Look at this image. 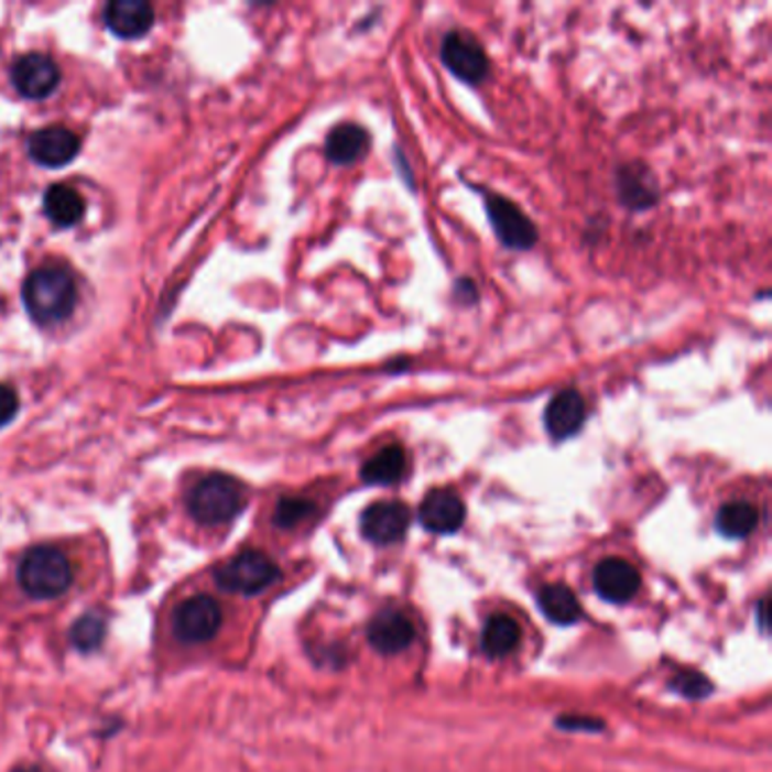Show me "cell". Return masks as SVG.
<instances>
[{
	"mask_svg": "<svg viewBox=\"0 0 772 772\" xmlns=\"http://www.w3.org/2000/svg\"><path fill=\"white\" fill-rule=\"evenodd\" d=\"M454 297L469 306V304H476L478 302V291H476V283L471 279H458L456 281V286H454Z\"/></svg>",
	"mask_w": 772,
	"mask_h": 772,
	"instance_id": "4316f807",
	"label": "cell"
},
{
	"mask_svg": "<svg viewBox=\"0 0 772 772\" xmlns=\"http://www.w3.org/2000/svg\"><path fill=\"white\" fill-rule=\"evenodd\" d=\"M315 512V503H311L308 499H300V497H283L276 508H274V523L279 528H295L302 521H306L311 514Z\"/></svg>",
	"mask_w": 772,
	"mask_h": 772,
	"instance_id": "cb8c5ba5",
	"label": "cell"
},
{
	"mask_svg": "<svg viewBox=\"0 0 772 772\" xmlns=\"http://www.w3.org/2000/svg\"><path fill=\"white\" fill-rule=\"evenodd\" d=\"M28 150H30V156L39 161L42 166L57 168V166H66L70 159H75V154L79 152V139L66 128L51 126L30 137Z\"/></svg>",
	"mask_w": 772,
	"mask_h": 772,
	"instance_id": "5bb4252c",
	"label": "cell"
},
{
	"mask_svg": "<svg viewBox=\"0 0 772 772\" xmlns=\"http://www.w3.org/2000/svg\"><path fill=\"white\" fill-rule=\"evenodd\" d=\"M537 600L546 619L557 626H572L583 617L580 600L566 585H546L537 594Z\"/></svg>",
	"mask_w": 772,
	"mask_h": 772,
	"instance_id": "ffe728a7",
	"label": "cell"
},
{
	"mask_svg": "<svg viewBox=\"0 0 772 772\" xmlns=\"http://www.w3.org/2000/svg\"><path fill=\"white\" fill-rule=\"evenodd\" d=\"M759 523V510L748 501L725 503L716 514V531L727 540L748 537Z\"/></svg>",
	"mask_w": 772,
	"mask_h": 772,
	"instance_id": "44dd1931",
	"label": "cell"
},
{
	"mask_svg": "<svg viewBox=\"0 0 772 772\" xmlns=\"http://www.w3.org/2000/svg\"><path fill=\"white\" fill-rule=\"evenodd\" d=\"M44 209L57 227H73L85 218V199L73 186L57 184L46 191Z\"/></svg>",
	"mask_w": 772,
	"mask_h": 772,
	"instance_id": "d6986e66",
	"label": "cell"
},
{
	"mask_svg": "<svg viewBox=\"0 0 772 772\" xmlns=\"http://www.w3.org/2000/svg\"><path fill=\"white\" fill-rule=\"evenodd\" d=\"M482 197H485L487 218H490V225L497 238L501 240V246L514 252L531 250L537 242L540 233L533 220L523 214V209L517 207L514 202L508 199L505 195L482 191Z\"/></svg>",
	"mask_w": 772,
	"mask_h": 772,
	"instance_id": "5b68a950",
	"label": "cell"
},
{
	"mask_svg": "<svg viewBox=\"0 0 772 772\" xmlns=\"http://www.w3.org/2000/svg\"><path fill=\"white\" fill-rule=\"evenodd\" d=\"M105 637H107V621L94 612L79 617L68 632L73 648L79 650V653H94V650L102 645Z\"/></svg>",
	"mask_w": 772,
	"mask_h": 772,
	"instance_id": "603a6c76",
	"label": "cell"
},
{
	"mask_svg": "<svg viewBox=\"0 0 772 772\" xmlns=\"http://www.w3.org/2000/svg\"><path fill=\"white\" fill-rule=\"evenodd\" d=\"M442 64L467 85H480L490 75V59L469 32L454 30L442 39Z\"/></svg>",
	"mask_w": 772,
	"mask_h": 772,
	"instance_id": "52a82bcc",
	"label": "cell"
},
{
	"mask_svg": "<svg viewBox=\"0 0 772 772\" xmlns=\"http://www.w3.org/2000/svg\"><path fill=\"white\" fill-rule=\"evenodd\" d=\"M411 525V510L401 501H379L372 503L360 517V531L365 540L374 544H394L399 542Z\"/></svg>",
	"mask_w": 772,
	"mask_h": 772,
	"instance_id": "9c48e42d",
	"label": "cell"
},
{
	"mask_svg": "<svg viewBox=\"0 0 772 772\" xmlns=\"http://www.w3.org/2000/svg\"><path fill=\"white\" fill-rule=\"evenodd\" d=\"M222 626L220 602L209 594H195L180 602L173 612V632L182 643H207Z\"/></svg>",
	"mask_w": 772,
	"mask_h": 772,
	"instance_id": "8992f818",
	"label": "cell"
},
{
	"mask_svg": "<svg viewBox=\"0 0 772 772\" xmlns=\"http://www.w3.org/2000/svg\"><path fill=\"white\" fill-rule=\"evenodd\" d=\"M594 587L605 600L623 605L637 596L641 576L630 562L621 557H607L596 566Z\"/></svg>",
	"mask_w": 772,
	"mask_h": 772,
	"instance_id": "8fae6325",
	"label": "cell"
},
{
	"mask_svg": "<svg viewBox=\"0 0 772 772\" xmlns=\"http://www.w3.org/2000/svg\"><path fill=\"white\" fill-rule=\"evenodd\" d=\"M370 643L383 655H396L409 648L415 639V626L399 609H383L368 628Z\"/></svg>",
	"mask_w": 772,
	"mask_h": 772,
	"instance_id": "4fadbf2b",
	"label": "cell"
},
{
	"mask_svg": "<svg viewBox=\"0 0 772 772\" xmlns=\"http://www.w3.org/2000/svg\"><path fill=\"white\" fill-rule=\"evenodd\" d=\"M57 64L42 53H28L19 57L12 66V83L17 91L28 100H44L59 85Z\"/></svg>",
	"mask_w": 772,
	"mask_h": 772,
	"instance_id": "ba28073f",
	"label": "cell"
},
{
	"mask_svg": "<svg viewBox=\"0 0 772 772\" xmlns=\"http://www.w3.org/2000/svg\"><path fill=\"white\" fill-rule=\"evenodd\" d=\"M420 521L431 533L449 535L465 523V503L454 490H433L424 497L420 505Z\"/></svg>",
	"mask_w": 772,
	"mask_h": 772,
	"instance_id": "7c38bea8",
	"label": "cell"
},
{
	"mask_svg": "<svg viewBox=\"0 0 772 772\" xmlns=\"http://www.w3.org/2000/svg\"><path fill=\"white\" fill-rule=\"evenodd\" d=\"M617 191L623 205L632 211H643L657 205L660 186L643 164H626L617 173Z\"/></svg>",
	"mask_w": 772,
	"mask_h": 772,
	"instance_id": "9a60e30c",
	"label": "cell"
},
{
	"mask_svg": "<svg viewBox=\"0 0 772 772\" xmlns=\"http://www.w3.org/2000/svg\"><path fill=\"white\" fill-rule=\"evenodd\" d=\"M248 503L246 487L227 474H209L188 492V514L202 525H222L233 521Z\"/></svg>",
	"mask_w": 772,
	"mask_h": 772,
	"instance_id": "3957f363",
	"label": "cell"
},
{
	"mask_svg": "<svg viewBox=\"0 0 772 772\" xmlns=\"http://www.w3.org/2000/svg\"><path fill=\"white\" fill-rule=\"evenodd\" d=\"M214 580L227 594L254 596L279 580V566L261 551H242L216 568Z\"/></svg>",
	"mask_w": 772,
	"mask_h": 772,
	"instance_id": "277c9868",
	"label": "cell"
},
{
	"mask_svg": "<svg viewBox=\"0 0 772 772\" xmlns=\"http://www.w3.org/2000/svg\"><path fill=\"white\" fill-rule=\"evenodd\" d=\"M671 688H673V691H677L679 696L691 698V700H700V698L709 696L711 691H714L711 682H709L705 675H700V673H691V671H684V673L675 675V677H673V682H671Z\"/></svg>",
	"mask_w": 772,
	"mask_h": 772,
	"instance_id": "d4e9b609",
	"label": "cell"
},
{
	"mask_svg": "<svg viewBox=\"0 0 772 772\" xmlns=\"http://www.w3.org/2000/svg\"><path fill=\"white\" fill-rule=\"evenodd\" d=\"M23 302L30 317L36 324H42V327H53V324H59L66 317H70L75 308V302H77L75 279L66 268H57V265L39 268L25 279Z\"/></svg>",
	"mask_w": 772,
	"mask_h": 772,
	"instance_id": "6da1fadb",
	"label": "cell"
},
{
	"mask_svg": "<svg viewBox=\"0 0 772 772\" xmlns=\"http://www.w3.org/2000/svg\"><path fill=\"white\" fill-rule=\"evenodd\" d=\"M587 420V403L585 396L576 388H564L551 396L544 411L546 433L562 442L580 433Z\"/></svg>",
	"mask_w": 772,
	"mask_h": 772,
	"instance_id": "30bf717a",
	"label": "cell"
},
{
	"mask_svg": "<svg viewBox=\"0 0 772 772\" xmlns=\"http://www.w3.org/2000/svg\"><path fill=\"white\" fill-rule=\"evenodd\" d=\"M557 725L559 727H564V729H580V727H585V729H602V722L600 720H594V718H562V720H557Z\"/></svg>",
	"mask_w": 772,
	"mask_h": 772,
	"instance_id": "83f0119b",
	"label": "cell"
},
{
	"mask_svg": "<svg viewBox=\"0 0 772 772\" xmlns=\"http://www.w3.org/2000/svg\"><path fill=\"white\" fill-rule=\"evenodd\" d=\"M519 626L508 615H494L485 623L482 630V650L490 657H505L519 643Z\"/></svg>",
	"mask_w": 772,
	"mask_h": 772,
	"instance_id": "7402d4cb",
	"label": "cell"
},
{
	"mask_svg": "<svg viewBox=\"0 0 772 772\" xmlns=\"http://www.w3.org/2000/svg\"><path fill=\"white\" fill-rule=\"evenodd\" d=\"M324 152L338 166L358 164L370 152V132L356 123H340L329 132Z\"/></svg>",
	"mask_w": 772,
	"mask_h": 772,
	"instance_id": "e0dca14e",
	"label": "cell"
},
{
	"mask_svg": "<svg viewBox=\"0 0 772 772\" xmlns=\"http://www.w3.org/2000/svg\"><path fill=\"white\" fill-rule=\"evenodd\" d=\"M105 23L120 39H139L152 28L154 10L143 0H113L105 8Z\"/></svg>",
	"mask_w": 772,
	"mask_h": 772,
	"instance_id": "2e32d148",
	"label": "cell"
},
{
	"mask_svg": "<svg viewBox=\"0 0 772 772\" xmlns=\"http://www.w3.org/2000/svg\"><path fill=\"white\" fill-rule=\"evenodd\" d=\"M19 411V396L10 385L0 383V426L12 422V417Z\"/></svg>",
	"mask_w": 772,
	"mask_h": 772,
	"instance_id": "484cf974",
	"label": "cell"
},
{
	"mask_svg": "<svg viewBox=\"0 0 772 772\" xmlns=\"http://www.w3.org/2000/svg\"><path fill=\"white\" fill-rule=\"evenodd\" d=\"M12 772H44V770L39 768V765H19V768H14Z\"/></svg>",
	"mask_w": 772,
	"mask_h": 772,
	"instance_id": "f1b7e54d",
	"label": "cell"
},
{
	"mask_svg": "<svg viewBox=\"0 0 772 772\" xmlns=\"http://www.w3.org/2000/svg\"><path fill=\"white\" fill-rule=\"evenodd\" d=\"M405 467H409L405 449L401 444H390L362 465L360 476L368 485H394L403 478Z\"/></svg>",
	"mask_w": 772,
	"mask_h": 772,
	"instance_id": "ac0fdd59",
	"label": "cell"
},
{
	"mask_svg": "<svg viewBox=\"0 0 772 772\" xmlns=\"http://www.w3.org/2000/svg\"><path fill=\"white\" fill-rule=\"evenodd\" d=\"M19 585L34 600L59 598L73 585V564L57 546H32L19 562Z\"/></svg>",
	"mask_w": 772,
	"mask_h": 772,
	"instance_id": "7a4b0ae2",
	"label": "cell"
}]
</instances>
